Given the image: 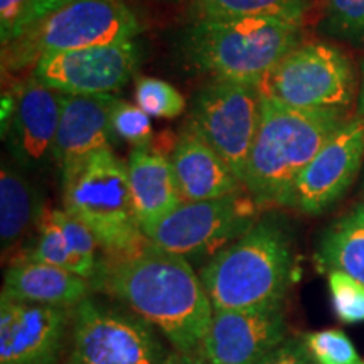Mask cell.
<instances>
[{
    "mask_svg": "<svg viewBox=\"0 0 364 364\" xmlns=\"http://www.w3.org/2000/svg\"><path fill=\"white\" fill-rule=\"evenodd\" d=\"M91 290L103 292L144 318L176 351L198 353L211 326L213 307L189 260L149 243L118 260L102 258Z\"/></svg>",
    "mask_w": 364,
    "mask_h": 364,
    "instance_id": "6da1fadb",
    "label": "cell"
},
{
    "mask_svg": "<svg viewBox=\"0 0 364 364\" xmlns=\"http://www.w3.org/2000/svg\"><path fill=\"white\" fill-rule=\"evenodd\" d=\"M12 117L4 136L12 156L24 169H43L54 162V144L61 118V91L41 83L38 78L19 85L14 93Z\"/></svg>",
    "mask_w": 364,
    "mask_h": 364,
    "instance_id": "9a60e30c",
    "label": "cell"
},
{
    "mask_svg": "<svg viewBox=\"0 0 364 364\" xmlns=\"http://www.w3.org/2000/svg\"><path fill=\"white\" fill-rule=\"evenodd\" d=\"M68 309L0 297V364H63L71 331Z\"/></svg>",
    "mask_w": 364,
    "mask_h": 364,
    "instance_id": "7c38bea8",
    "label": "cell"
},
{
    "mask_svg": "<svg viewBox=\"0 0 364 364\" xmlns=\"http://www.w3.org/2000/svg\"><path fill=\"white\" fill-rule=\"evenodd\" d=\"M258 364H317L316 359L307 351L302 339L287 338L275 351L268 354Z\"/></svg>",
    "mask_w": 364,
    "mask_h": 364,
    "instance_id": "4dcf8cb0",
    "label": "cell"
},
{
    "mask_svg": "<svg viewBox=\"0 0 364 364\" xmlns=\"http://www.w3.org/2000/svg\"><path fill=\"white\" fill-rule=\"evenodd\" d=\"M71 0H0V43H14Z\"/></svg>",
    "mask_w": 364,
    "mask_h": 364,
    "instance_id": "cb8c5ba5",
    "label": "cell"
},
{
    "mask_svg": "<svg viewBox=\"0 0 364 364\" xmlns=\"http://www.w3.org/2000/svg\"><path fill=\"white\" fill-rule=\"evenodd\" d=\"M260 208L248 193L208 201H184L144 233L150 245L186 260H201L245 235L257 223Z\"/></svg>",
    "mask_w": 364,
    "mask_h": 364,
    "instance_id": "9c48e42d",
    "label": "cell"
},
{
    "mask_svg": "<svg viewBox=\"0 0 364 364\" xmlns=\"http://www.w3.org/2000/svg\"><path fill=\"white\" fill-rule=\"evenodd\" d=\"M260 102L257 86L213 80L196 95L186 125L216 150L241 184L260 122Z\"/></svg>",
    "mask_w": 364,
    "mask_h": 364,
    "instance_id": "30bf717a",
    "label": "cell"
},
{
    "mask_svg": "<svg viewBox=\"0 0 364 364\" xmlns=\"http://www.w3.org/2000/svg\"><path fill=\"white\" fill-rule=\"evenodd\" d=\"M316 260L327 273L343 272L364 285V203L336 220L321 235Z\"/></svg>",
    "mask_w": 364,
    "mask_h": 364,
    "instance_id": "44dd1931",
    "label": "cell"
},
{
    "mask_svg": "<svg viewBox=\"0 0 364 364\" xmlns=\"http://www.w3.org/2000/svg\"><path fill=\"white\" fill-rule=\"evenodd\" d=\"M285 339L282 309L215 311L198 354L209 364H258Z\"/></svg>",
    "mask_w": 364,
    "mask_h": 364,
    "instance_id": "5bb4252c",
    "label": "cell"
},
{
    "mask_svg": "<svg viewBox=\"0 0 364 364\" xmlns=\"http://www.w3.org/2000/svg\"><path fill=\"white\" fill-rule=\"evenodd\" d=\"M113 95L61 93V118L54 144L59 174L103 149H112Z\"/></svg>",
    "mask_w": 364,
    "mask_h": 364,
    "instance_id": "2e32d148",
    "label": "cell"
},
{
    "mask_svg": "<svg viewBox=\"0 0 364 364\" xmlns=\"http://www.w3.org/2000/svg\"><path fill=\"white\" fill-rule=\"evenodd\" d=\"M139 49L134 41L54 53L36 63L33 76L70 95H113L135 75Z\"/></svg>",
    "mask_w": 364,
    "mask_h": 364,
    "instance_id": "8fae6325",
    "label": "cell"
},
{
    "mask_svg": "<svg viewBox=\"0 0 364 364\" xmlns=\"http://www.w3.org/2000/svg\"><path fill=\"white\" fill-rule=\"evenodd\" d=\"M300 26L277 17L198 19L186 33L184 49L191 63L213 80L257 86L300 44Z\"/></svg>",
    "mask_w": 364,
    "mask_h": 364,
    "instance_id": "5b68a950",
    "label": "cell"
},
{
    "mask_svg": "<svg viewBox=\"0 0 364 364\" xmlns=\"http://www.w3.org/2000/svg\"><path fill=\"white\" fill-rule=\"evenodd\" d=\"M171 164L182 201L220 199L245 189L216 150L188 127L177 136Z\"/></svg>",
    "mask_w": 364,
    "mask_h": 364,
    "instance_id": "e0dca14e",
    "label": "cell"
},
{
    "mask_svg": "<svg viewBox=\"0 0 364 364\" xmlns=\"http://www.w3.org/2000/svg\"><path fill=\"white\" fill-rule=\"evenodd\" d=\"M127 169L135 215L144 231L184 203L177 189L171 157L156 145L132 149Z\"/></svg>",
    "mask_w": 364,
    "mask_h": 364,
    "instance_id": "ac0fdd59",
    "label": "cell"
},
{
    "mask_svg": "<svg viewBox=\"0 0 364 364\" xmlns=\"http://www.w3.org/2000/svg\"><path fill=\"white\" fill-rule=\"evenodd\" d=\"M142 31L125 0H71L2 48L4 71L36 66L41 58L132 41Z\"/></svg>",
    "mask_w": 364,
    "mask_h": 364,
    "instance_id": "8992f818",
    "label": "cell"
},
{
    "mask_svg": "<svg viewBox=\"0 0 364 364\" xmlns=\"http://www.w3.org/2000/svg\"><path fill=\"white\" fill-rule=\"evenodd\" d=\"M44 201L29 179L11 166L0 171V243L4 257L19 248L43 220Z\"/></svg>",
    "mask_w": 364,
    "mask_h": 364,
    "instance_id": "ffe728a7",
    "label": "cell"
},
{
    "mask_svg": "<svg viewBox=\"0 0 364 364\" xmlns=\"http://www.w3.org/2000/svg\"><path fill=\"white\" fill-rule=\"evenodd\" d=\"M327 284L336 316L344 324L364 322V285L343 272L327 273Z\"/></svg>",
    "mask_w": 364,
    "mask_h": 364,
    "instance_id": "f1b7e54d",
    "label": "cell"
},
{
    "mask_svg": "<svg viewBox=\"0 0 364 364\" xmlns=\"http://www.w3.org/2000/svg\"><path fill=\"white\" fill-rule=\"evenodd\" d=\"M166 356L159 332L127 307L88 297L73 309L63 364H162Z\"/></svg>",
    "mask_w": 364,
    "mask_h": 364,
    "instance_id": "ba28073f",
    "label": "cell"
},
{
    "mask_svg": "<svg viewBox=\"0 0 364 364\" xmlns=\"http://www.w3.org/2000/svg\"><path fill=\"white\" fill-rule=\"evenodd\" d=\"M91 284L83 277L27 258H14L4 275L2 294L22 302L73 311L90 297Z\"/></svg>",
    "mask_w": 364,
    "mask_h": 364,
    "instance_id": "d6986e66",
    "label": "cell"
},
{
    "mask_svg": "<svg viewBox=\"0 0 364 364\" xmlns=\"http://www.w3.org/2000/svg\"><path fill=\"white\" fill-rule=\"evenodd\" d=\"M16 258H27L48 265L65 268L71 272V250L63 230L53 220L51 213L46 211L39 228L36 230V238L29 248L21 252Z\"/></svg>",
    "mask_w": 364,
    "mask_h": 364,
    "instance_id": "484cf974",
    "label": "cell"
},
{
    "mask_svg": "<svg viewBox=\"0 0 364 364\" xmlns=\"http://www.w3.org/2000/svg\"><path fill=\"white\" fill-rule=\"evenodd\" d=\"M135 103L150 118H176L186 110V100L174 86L150 76L136 80Z\"/></svg>",
    "mask_w": 364,
    "mask_h": 364,
    "instance_id": "4316f807",
    "label": "cell"
},
{
    "mask_svg": "<svg viewBox=\"0 0 364 364\" xmlns=\"http://www.w3.org/2000/svg\"><path fill=\"white\" fill-rule=\"evenodd\" d=\"M215 311L282 309L294 279V250L285 226L260 218L199 272Z\"/></svg>",
    "mask_w": 364,
    "mask_h": 364,
    "instance_id": "3957f363",
    "label": "cell"
},
{
    "mask_svg": "<svg viewBox=\"0 0 364 364\" xmlns=\"http://www.w3.org/2000/svg\"><path fill=\"white\" fill-rule=\"evenodd\" d=\"M260 100L243 186L260 209L289 208L300 174L348 118L346 110H307Z\"/></svg>",
    "mask_w": 364,
    "mask_h": 364,
    "instance_id": "7a4b0ae2",
    "label": "cell"
},
{
    "mask_svg": "<svg viewBox=\"0 0 364 364\" xmlns=\"http://www.w3.org/2000/svg\"><path fill=\"white\" fill-rule=\"evenodd\" d=\"M307 2H309V0H307Z\"/></svg>",
    "mask_w": 364,
    "mask_h": 364,
    "instance_id": "836d02e7",
    "label": "cell"
},
{
    "mask_svg": "<svg viewBox=\"0 0 364 364\" xmlns=\"http://www.w3.org/2000/svg\"><path fill=\"white\" fill-rule=\"evenodd\" d=\"M307 0H196L198 19L277 17L302 24Z\"/></svg>",
    "mask_w": 364,
    "mask_h": 364,
    "instance_id": "7402d4cb",
    "label": "cell"
},
{
    "mask_svg": "<svg viewBox=\"0 0 364 364\" xmlns=\"http://www.w3.org/2000/svg\"><path fill=\"white\" fill-rule=\"evenodd\" d=\"M53 220L65 233L71 250V272L91 282L100 267L98 241L80 220L71 216L66 209H49Z\"/></svg>",
    "mask_w": 364,
    "mask_h": 364,
    "instance_id": "603a6c76",
    "label": "cell"
},
{
    "mask_svg": "<svg viewBox=\"0 0 364 364\" xmlns=\"http://www.w3.org/2000/svg\"><path fill=\"white\" fill-rule=\"evenodd\" d=\"M321 31L341 43L364 44V0H326Z\"/></svg>",
    "mask_w": 364,
    "mask_h": 364,
    "instance_id": "d4e9b609",
    "label": "cell"
},
{
    "mask_svg": "<svg viewBox=\"0 0 364 364\" xmlns=\"http://www.w3.org/2000/svg\"><path fill=\"white\" fill-rule=\"evenodd\" d=\"M358 117L364 118V61L361 63V81H359L358 93Z\"/></svg>",
    "mask_w": 364,
    "mask_h": 364,
    "instance_id": "d6a6232c",
    "label": "cell"
},
{
    "mask_svg": "<svg viewBox=\"0 0 364 364\" xmlns=\"http://www.w3.org/2000/svg\"><path fill=\"white\" fill-rule=\"evenodd\" d=\"M302 341L317 364H364L353 341L339 329L307 332Z\"/></svg>",
    "mask_w": 364,
    "mask_h": 364,
    "instance_id": "83f0119b",
    "label": "cell"
},
{
    "mask_svg": "<svg viewBox=\"0 0 364 364\" xmlns=\"http://www.w3.org/2000/svg\"><path fill=\"white\" fill-rule=\"evenodd\" d=\"M162 364H209L206 359L199 356L198 353H182V351H171L164 358Z\"/></svg>",
    "mask_w": 364,
    "mask_h": 364,
    "instance_id": "1f68e13d",
    "label": "cell"
},
{
    "mask_svg": "<svg viewBox=\"0 0 364 364\" xmlns=\"http://www.w3.org/2000/svg\"><path fill=\"white\" fill-rule=\"evenodd\" d=\"M112 135L129 142L134 149L147 147L152 144L150 117L136 103L118 100L112 112Z\"/></svg>",
    "mask_w": 364,
    "mask_h": 364,
    "instance_id": "f546056e",
    "label": "cell"
},
{
    "mask_svg": "<svg viewBox=\"0 0 364 364\" xmlns=\"http://www.w3.org/2000/svg\"><path fill=\"white\" fill-rule=\"evenodd\" d=\"M356 88L348 54L321 41L295 46L257 85L260 98L307 110H346Z\"/></svg>",
    "mask_w": 364,
    "mask_h": 364,
    "instance_id": "52a82bcc",
    "label": "cell"
},
{
    "mask_svg": "<svg viewBox=\"0 0 364 364\" xmlns=\"http://www.w3.org/2000/svg\"><path fill=\"white\" fill-rule=\"evenodd\" d=\"M63 204L93 233L103 258L118 260L142 252L150 241L136 220L129 169L103 149L61 174Z\"/></svg>",
    "mask_w": 364,
    "mask_h": 364,
    "instance_id": "277c9868",
    "label": "cell"
},
{
    "mask_svg": "<svg viewBox=\"0 0 364 364\" xmlns=\"http://www.w3.org/2000/svg\"><path fill=\"white\" fill-rule=\"evenodd\" d=\"M364 161V118L348 120L304 169L289 208L317 216L351 188Z\"/></svg>",
    "mask_w": 364,
    "mask_h": 364,
    "instance_id": "4fadbf2b",
    "label": "cell"
}]
</instances>
